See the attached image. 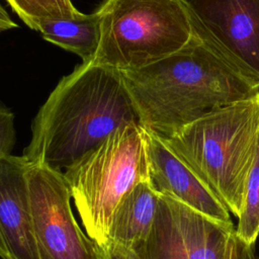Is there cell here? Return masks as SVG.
Listing matches in <instances>:
<instances>
[{
  "mask_svg": "<svg viewBox=\"0 0 259 259\" xmlns=\"http://www.w3.org/2000/svg\"><path fill=\"white\" fill-rule=\"evenodd\" d=\"M123 77L141 125L169 138L208 112L258 94L259 82L196 31L179 51Z\"/></svg>",
  "mask_w": 259,
  "mask_h": 259,
  "instance_id": "1",
  "label": "cell"
},
{
  "mask_svg": "<svg viewBox=\"0 0 259 259\" xmlns=\"http://www.w3.org/2000/svg\"><path fill=\"white\" fill-rule=\"evenodd\" d=\"M132 123L141 124L123 73L82 63L59 81L40 106L22 156L62 171Z\"/></svg>",
  "mask_w": 259,
  "mask_h": 259,
  "instance_id": "2",
  "label": "cell"
},
{
  "mask_svg": "<svg viewBox=\"0 0 259 259\" xmlns=\"http://www.w3.org/2000/svg\"><path fill=\"white\" fill-rule=\"evenodd\" d=\"M259 138V95L231 103L162 138L239 219Z\"/></svg>",
  "mask_w": 259,
  "mask_h": 259,
  "instance_id": "3",
  "label": "cell"
},
{
  "mask_svg": "<svg viewBox=\"0 0 259 259\" xmlns=\"http://www.w3.org/2000/svg\"><path fill=\"white\" fill-rule=\"evenodd\" d=\"M64 176L86 235L105 248L118 204L149 180L146 130L136 123L120 126L65 169Z\"/></svg>",
  "mask_w": 259,
  "mask_h": 259,
  "instance_id": "4",
  "label": "cell"
},
{
  "mask_svg": "<svg viewBox=\"0 0 259 259\" xmlns=\"http://www.w3.org/2000/svg\"><path fill=\"white\" fill-rule=\"evenodd\" d=\"M92 63L122 73L153 64L186 46L195 30L183 0H104Z\"/></svg>",
  "mask_w": 259,
  "mask_h": 259,
  "instance_id": "5",
  "label": "cell"
},
{
  "mask_svg": "<svg viewBox=\"0 0 259 259\" xmlns=\"http://www.w3.org/2000/svg\"><path fill=\"white\" fill-rule=\"evenodd\" d=\"M236 241L234 224L160 194L150 233L132 250L136 259H234Z\"/></svg>",
  "mask_w": 259,
  "mask_h": 259,
  "instance_id": "6",
  "label": "cell"
},
{
  "mask_svg": "<svg viewBox=\"0 0 259 259\" xmlns=\"http://www.w3.org/2000/svg\"><path fill=\"white\" fill-rule=\"evenodd\" d=\"M27 184L39 259H98L95 243L73 214L64 172L29 162Z\"/></svg>",
  "mask_w": 259,
  "mask_h": 259,
  "instance_id": "7",
  "label": "cell"
},
{
  "mask_svg": "<svg viewBox=\"0 0 259 259\" xmlns=\"http://www.w3.org/2000/svg\"><path fill=\"white\" fill-rule=\"evenodd\" d=\"M194 30L259 82V0H183Z\"/></svg>",
  "mask_w": 259,
  "mask_h": 259,
  "instance_id": "8",
  "label": "cell"
},
{
  "mask_svg": "<svg viewBox=\"0 0 259 259\" xmlns=\"http://www.w3.org/2000/svg\"><path fill=\"white\" fill-rule=\"evenodd\" d=\"M146 145L149 180L159 194L171 197L215 221L233 224L225 204L161 137L146 130Z\"/></svg>",
  "mask_w": 259,
  "mask_h": 259,
  "instance_id": "9",
  "label": "cell"
},
{
  "mask_svg": "<svg viewBox=\"0 0 259 259\" xmlns=\"http://www.w3.org/2000/svg\"><path fill=\"white\" fill-rule=\"evenodd\" d=\"M29 162L12 154L0 160V258L39 259L27 184Z\"/></svg>",
  "mask_w": 259,
  "mask_h": 259,
  "instance_id": "10",
  "label": "cell"
},
{
  "mask_svg": "<svg viewBox=\"0 0 259 259\" xmlns=\"http://www.w3.org/2000/svg\"><path fill=\"white\" fill-rule=\"evenodd\" d=\"M159 196L150 180L136 185L113 213L106 247L115 245L132 250L136 244L143 241L153 226Z\"/></svg>",
  "mask_w": 259,
  "mask_h": 259,
  "instance_id": "11",
  "label": "cell"
},
{
  "mask_svg": "<svg viewBox=\"0 0 259 259\" xmlns=\"http://www.w3.org/2000/svg\"><path fill=\"white\" fill-rule=\"evenodd\" d=\"M37 31L44 39L79 56L82 63H90L99 45V14L96 10L74 19L46 21Z\"/></svg>",
  "mask_w": 259,
  "mask_h": 259,
  "instance_id": "12",
  "label": "cell"
},
{
  "mask_svg": "<svg viewBox=\"0 0 259 259\" xmlns=\"http://www.w3.org/2000/svg\"><path fill=\"white\" fill-rule=\"evenodd\" d=\"M14 13L31 29L51 20L74 19L84 13L71 0H5Z\"/></svg>",
  "mask_w": 259,
  "mask_h": 259,
  "instance_id": "13",
  "label": "cell"
},
{
  "mask_svg": "<svg viewBox=\"0 0 259 259\" xmlns=\"http://www.w3.org/2000/svg\"><path fill=\"white\" fill-rule=\"evenodd\" d=\"M236 236L248 245H255L259 237V138L247 178L245 198L238 219Z\"/></svg>",
  "mask_w": 259,
  "mask_h": 259,
  "instance_id": "14",
  "label": "cell"
},
{
  "mask_svg": "<svg viewBox=\"0 0 259 259\" xmlns=\"http://www.w3.org/2000/svg\"><path fill=\"white\" fill-rule=\"evenodd\" d=\"M15 144L14 114L0 103V160L11 155Z\"/></svg>",
  "mask_w": 259,
  "mask_h": 259,
  "instance_id": "15",
  "label": "cell"
},
{
  "mask_svg": "<svg viewBox=\"0 0 259 259\" xmlns=\"http://www.w3.org/2000/svg\"><path fill=\"white\" fill-rule=\"evenodd\" d=\"M103 249L106 250L109 259H136L133 250L130 249H125L115 245H108L106 248Z\"/></svg>",
  "mask_w": 259,
  "mask_h": 259,
  "instance_id": "16",
  "label": "cell"
},
{
  "mask_svg": "<svg viewBox=\"0 0 259 259\" xmlns=\"http://www.w3.org/2000/svg\"><path fill=\"white\" fill-rule=\"evenodd\" d=\"M238 259H259L255 254V245H248L237 237Z\"/></svg>",
  "mask_w": 259,
  "mask_h": 259,
  "instance_id": "17",
  "label": "cell"
},
{
  "mask_svg": "<svg viewBox=\"0 0 259 259\" xmlns=\"http://www.w3.org/2000/svg\"><path fill=\"white\" fill-rule=\"evenodd\" d=\"M96 245V249H97V255H98V259H109L107 252L105 249H103L102 247H100L99 245Z\"/></svg>",
  "mask_w": 259,
  "mask_h": 259,
  "instance_id": "18",
  "label": "cell"
},
{
  "mask_svg": "<svg viewBox=\"0 0 259 259\" xmlns=\"http://www.w3.org/2000/svg\"><path fill=\"white\" fill-rule=\"evenodd\" d=\"M234 259H238V254H237V241H236V252H235V256Z\"/></svg>",
  "mask_w": 259,
  "mask_h": 259,
  "instance_id": "19",
  "label": "cell"
},
{
  "mask_svg": "<svg viewBox=\"0 0 259 259\" xmlns=\"http://www.w3.org/2000/svg\"><path fill=\"white\" fill-rule=\"evenodd\" d=\"M258 95H259V91H258Z\"/></svg>",
  "mask_w": 259,
  "mask_h": 259,
  "instance_id": "20",
  "label": "cell"
}]
</instances>
